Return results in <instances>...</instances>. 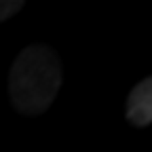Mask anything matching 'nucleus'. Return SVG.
<instances>
[{
    "instance_id": "nucleus-3",
    "label": "nucleus",
    "mask_w": 152,
    "mask_h": 152,
    "mask_svg": "<svg viewBox=\"0 0 152 152\" xmlns=\"http://www.w3.org/2000/svg\"><path fill=\"white\" fill-rule=\"evenodd\" d=\"M19 9H23V2H19V0H2L0 2V21H4V19H9L11 15H15Z\"/></svg>"
},
{
    "instance_id": "nucleus-2",
    "label": "nucleus",
    "mask_w": 152,
    "mask_h": 152,
    "mask_svg": "<svg viewBox=\"0 0 152 152\" xmlns=\"http://www.w3.org/2000/svg\"><path fill=\"white\" fill-rule=\"evenodd\" d=\"M127 116L137 127H146L152 121V80L146 78L133 87L127 99Z\"/></svg>"
},
{
    "instance_id": "nucleus-1",
    "label": "nucleus",
    "mask_w": 152,
    "mask_h": 152,
    "mask_svg": "<svg viewBox=\"0 0 152 152\" xmlns=\"http://www.w3.org/2000/svg\"><path fill=\"white\" fill-rule=\"evenodd\" d=\"M61 85L57 55L42 45H32L19 53L9 74V93L15 108L23 114L45 112Z\"/></svg>"
}]
</instances>
